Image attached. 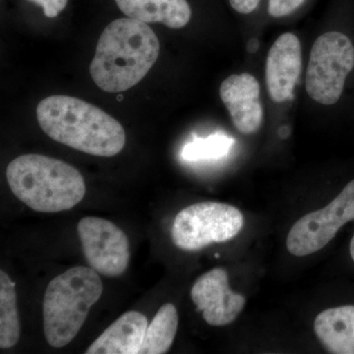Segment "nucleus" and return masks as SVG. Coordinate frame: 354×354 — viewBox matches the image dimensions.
<instances>
[{"instance_id": "nucleus-22", "label": "nucleus", "mask_w": 354, "mask_h": 354, "mask_svg": "<svg viewBox=\"0 0 354 354\" xmlns=\"http://www.w3.org/2000/svg\"><path fill=\"white\" fill-rule=\"evenodd\" d=\"M349 253H351V259L354 262V234L353 239H351V244H349Z\"/></svg>"}, {"instance_id": "nucleus-7", "label": "nucleus", "mask_w": 354, "mask_h": 354, "mask_svg": "<svg viewBox=\"0 0 354 354\" xmlns=\"http://www.w3.org/2000/svg\"><path fill=\"white\" fill-rule=\"evenodd\" d=\"M353 220L354 179L327 207L307 214L293 225L286 239L288 252L297 257L318 252Z\"/></svg>"}, {"instance_id": "nucleus-16", "label": "nucleus", "mask_w": 354, "mask_h": 354, "mask_svg": "<svg viewBox=\"0 0 354 354\" xmlns=\"http://www.w3.org/2000/svg\"><path fill=\"white\" fill-rule=\"evenodd\" d=\"M17 295L10 277L0 271V348H13L20 339Z\"/></svg>"}, {"instance_id": "nucleus-6", "label": "nucleus", "mask_w": 354, "mask_h": 354, "mask_svg": "<svg viewBox=\"0 0 354 354\" xmlns=\"http://www.w3.org/2000/svg\"><path fill=\"white\" fill-rule=\"evenodd\" d=\"M241 212L230 205L201 202L181 209L171 228V239L178 248L197 251L213 243L234 239L243 227Z\"/></svg>"}, {"instance_id": "nucleus-19", "label": "nucleus", "mask_w": 354, "mask_h": 354, "mask_svg": "<svg viewBox=\"0 0 354 354\" xmlns=\"http://www.w3.org/2000/svg\"><path fill=\"white\" fill-rule=\"evenodd\" d=\"M38 4L43 8L44 15L48 18H55L64 10L68 0H28Z\"/></svg>"}, {"instance_id": "nucleus-1", "label": "nucleus", "mask_w": 354, "mask_h": 354, "mask_svg": "<svg viewBox=\"0 0 354 354\" xmlns=\"http://www.w3.org/2000/svg\"><path fill=\"white\" fill-rule=\"evenodd\" d=\"M160 50L157 35L147 23L129 17L114 20L97 41L91 77L104 92H124L150 71Z\"/></svg>"}, {"instance_id": "nucleus-2", "label": "nucleus", "mask_w": 354, "mask_h": 354, "mask_svg": "<svg viewBox=\"0 0 354 354\" xmlns=\"http://www.w3.org/2000/svg\"><path fill=\"white\" fill-rule=\"evenodd\" d=\"M36 113L39 127L50 138L79 152L109 158L124 148L127 135L122 125L82 100L50 95L39 102Z\"/></svg>"}, {"instance_id": "nucleus-18", "label": "nucleus", "mask_w": 354, "mask_h": 354, "mask_svg": "<svg viewBox=\"0 0 354 354\" xmlns=\"http://www.w3.org/2000/svg\"><path fill=\"white\" fill-rule=\"evenodd\" d=\"M305 0H269V14L272 17H283L297 10Z\"/></svg>"}, {"instance_id": "nucleus-4", "label": "nucleus", "mask_w": 354, "mask_h": 354, "mask_svg": "<svg viewBox=\"0 0 354 354\" xmlns=\"http://www.w3.org/2000/svg\"><path fill=\"white\" fill-rule=\"evenodd\" d=\"M102 290L99 272L83 266L51 279L43 304L44 337L50 346L62 348L73 341Z\"/></svg>"}, {"instance_id": "nucleus-8", "label": "nucleus", "mask_w": 354, "mask_h": 354, "mask_svg": "<svg viewBox=\"0 0 354 354\" xmlns=\"http://www.w3.org/2000/svg\"><path fill=\"white\" fill-rule=\"evenodd\" d=\"M77 232L92 269L109 278L124 274L129 265L130 245L118 225L104 218L86 216L79 221Z\"/></svg>"}, {"instance_id": "nucleus-15", "label": "nucleus", "mask_w": 354, "mask_h": 354, "mask_svg": "<svg viewBox=\"0 0 354 354\" xmlns=\"http://www.w3.org/2000/svg\"><path fill=\"white\" fill-rule=\"evenodd\" d=\"M178 329V313L174 304L162 305L148 326L139 354H164L169 351Z\"/></svg>"}, {"instance_id": "nucleus-13", "label": "nucleus", "mask_w": 354, "mask_h": 354, "mask_svg": "<svg viewBox=\"0 0 354 354\" xmlns=\"http://www.w3.org/2000/svg\"><path fill=\"white\" fill-rule=\"evenodd\" d=\"M314 332L330 353L354 354V305L324 310L314 321Z\"/></svg>"}, {"instance_id": "nucleus-3", "label": "nucleus", "mask_w": 354, "mask_h": 354, "mask_svg": "<svg viewBox=\"0 0 354 354\" xmlns=\"http://www.w3.org/2000/svg\"><path fill=\"white\" fill-rule=\"evenodd\" d=\"M11 191L29 208L41 213L68 211L82 201L85 181L75 167L46 156L16 158L6 169Z\"/></svg>"}, {"instance_id": "nucleus-14", "label": "nucleus", "mask_w": 354, "mask_h": 354, "mask_svg": "<svg viewBox=\"0 0 354 354\" xmlns=\"http://www.w3.org/2000/svg\"><path fill=\"white\" fill-rule=\"evenodd\" d=\"M127 17L149 23H162L181 29L189 23L192 11L187 0H115Z\"/></svg>"}, {"instance_id": "nucleus-9", "label": "nucleus", "mask_w": 354, "mask_h": 354, "mask_svg": "<svg viewBox=\"0 0 354 354\" xmlns=\"http://www.w3.org/2000/svg\"><path fill=\"white\" fill-rule=\"evenodd\" d=\"M191 299L204 320L214 327L234 322L246 304L244 295L230 288L227 272L223 268L202 274L191 288Z\"/></svg>"}, {"instance_id": "nucleus-21", "label": "nucleus", "mask_w": 354, "mask_h": 354, "mask_svg": "<svg viewBox=\"0 0 354 354\" xmlns=\"http://www.w3.org/2000/svg\"><path fill=\"white\" fill-rule=\"evenodd\" d=\"M258 50V41L257 39H251L248 43V51L250 53H255Z\"/></svg>"}, {"instance_id": "nucleus-12", "label": "nucleus", "mask_w": 354, "mask_h": 354, "mask_svg": "<svg viewBox=\"0 0 354 354\" xmlns=\"http://www.w3.org/2000/svg\"><path fill=\"white\" fill-rule=\"evenodd\" d=\"M148 328L146 316L138 311H129L115 322L90 346L86 354H139Z\"/></svg>"}, {"instance_id": "nucleus-10", "label": "nucleus", "mask_w": 354, "mask_h": 354, "mask_svg": "<svg viewBox=\"0 0 354 354\" xmlns=\"http://www.w3.org/2000/svg\"><path fill=\"white\" fill-rule=\"evenodd\" d=\"M220 97L239 132L249 135L259 130L264 111L259 100V82L255 77L248 73L228 77L221 83Z\"/></svg>"}, {"instance_id": "nucleus-5", "label": "nucleus", "mask_w": 354, "mask_h": 354, "mask_svg": "<svg viewBox=\"0 0 354 354\" xmlns=\"http://www.w3.org/2000/svg\"><path fill=\"white\" fill-rule=\"evenodd\" d=\"M354 68V46L346 35L329 32L312 46L306 70L307 93L325 106L337 104L344 92L348 74Z\"/></svg>"}, {"instance_id": "nucleus-20", "label": "nucleus", "mask_w": 354, "mask_h": 354, "mask_svg": "<svg viewBox=\"0 0 354 354\" xmlns=\"http://www.w3.org/2000/svg\"><path fill=\"white\" fill-rule=\"evenodd\" d=\"M261 0H230V6L236 12L249 14L259 6Z\"/></svg>"}, {"instance_id": "nucleus-11", "label": "nucleus", "mask_w": 354, "mask_h": 354, "mask_svg": "<svg viewBox=\"0 0 354 354\" xmlns=\"http://www.w3.org/2000/svg\"><path fill=\"white\" fill-rule=\"evenodd\" d=\"M302 68L301 44L291 32L279 36L272 44L266 64V82L272 101L292 97Z\"/></svg>"}, {"instance_id": "nucleus-17", "label": "nucleus", "mask_w": 354, "mask_h": 354, "mask_svg": "<svg viewBox=\"0 0 354 354\" xmlns=\"http://www.w3.org/2000/svg\"><path fill=\"white\" fill-rule=\"evenodd\" d=\"M234 140L223 133H215L206 138H194L183 147L181 156L188 162L216 160L227 156Z\"/></svg>"}]
</instances>
